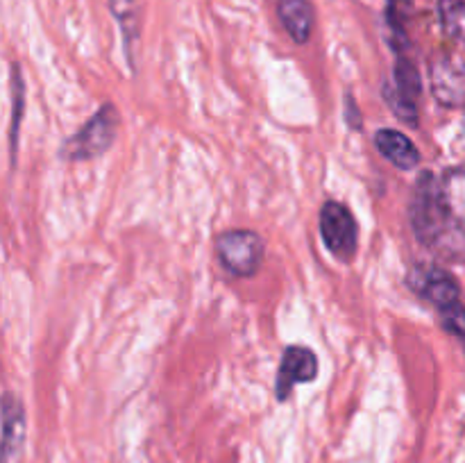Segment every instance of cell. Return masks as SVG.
Returning a JSON list of instances; mask_svg holds the SVG:
<instances>
[{"label": "cell", "instance_id": "1", "mask_svg": "<svg viewBox=\"0 0 465 463\" xmlns=\"http://www.w3.org/2000/svg\"><path fill=\"white\" fill-rule=\"evenodd\" d=\"M118 125H121V116L114 104H103L89 121L82 125L80 132L68 136L64 143V157L68 162H89V159H98L100 154L107 153L112 148L114 139L118 134Z\"/></svg>", "mask_w": 465, "mask_h": 463}, {"label": "cell", "instance_id": "2", "mask_svg": "<svg viewBox=\"0 0 465 463\" xmlns=\"http://www.w3.org/2000/svg\"><path fill=\"white\" fill-rule=\"evenodd\" d=\"M218 261L236 277H252L266 257L263 239L252 230H227L216 239Z\"/></svg>", "mask_w": 465, "mask_h": 463}, {"label": "cell", "instance_id": "3", "mask_svg": "<svg viewBox=\"0 0 465 463\" xmlns=\"http://www.w3.org/2000/svg\"><path fill=\"white\" fill-rule=\"evenodd\" d=\"M448 216H445L443 200H440L439 182L431 172H422L418 180L416 189H413L411 200V225L418 239L425 245L436 243V239L443 232Z\"/></svg>", "mask_w": 465, "mask_h": 463}, {"label": "cell", "instance_id": "4", "mask_svg": "<svg viewBox=\"0 0 465 463\" xmlns=\"http://www.w3.org/2000/svg\"><path fill=\"white\" fill-rule=\"evenodd\" d=\"M321 234L327 250L341 261H350L357 252L359 227L352 212L336 200H327L321 209Z\"/></svg>", "mask_w": 465, "mask_h": 463}, {"label": "cell", "instance_id": "5", "mask_svg": "<svg viewBox=\"0 0 465 463\" xmlns=\"http://www.w3.org/2000/svg\"><path fill=\"white\" fill-rule=\"evenodd\" d=\"M420 73L409 59L400 57L395 64V80L384 89V98L389 107L393 109L395 116L404 121L407 125H418V109L416 98L420 95Z\"/></svg>", "mask_w": 465, "mask_h": 463}, {"label": "cell", "instance_id": "6", "mask_svg": "<svg viewBox=\"0 0 465 463\" xmlns=\"http://www.w3.org/2000/svg\"><path fill=\"white\" fill-rule=\"evenodd\" d=\"M431 91L443 107H465V59L443 54L431 64Z\"/></svg>", "mask_w": 465, "mask_h": 463}, {"label": "cell", "instance_id": "7", "mask_svg": "<svg viewBox=\"0 0 465 463\" xmlns=\"http://www.w3.org/2000/svg\"><path fill=\"white\" fill-rule=\"evenodd\" d=\"M318 377V359L313 350L304 345H291L284 350L277 372V399L286 402L298 384H307Z\"/></svg>", "mask_w": 465, "mask_h": 463}, {"label": "cell", "instance_id": "8", "mask_svg": "<svg viewBox=\"0 0 465 463\" xmlns=\"http://www.w3.org/2000/svg\"><path fill=\"white\" fill-rule=\"evenodd\" d=\"M409 284L416 291L418 295H422L425 300H430L434 307L445 309L454 302H461V291H459L457 280L450 275L443 268H431V266H418L413 268L411 277H409Z\"/></svg>", "mask_w": 465, "mask_h": 463}, {"label": "cell", "instance_id": "9", "mask_svg": "<svg viewBox=\"0 0 465 463\" xmlns=\"http://www.w3.org/2000/svg\"><path fill=\"white\" fill-rule=\"evenodd\" d=\"M25 443V411L14 393L3 398V463H18Z\"/></svg>", "mask_w": 465, "mask_h": 463}, {"label": "cell", "instance_id": "10", "mask_svg": "<svg viewBox=\"0 0 465 463\" xmlns=\"http://www.w3.org/2000/svg\"><path fill=\"white\" fill-rule=\"evenodd\" d=\"M277 16L284 25L286 34L295 41V44L304 45L313 34V25H316V14H313V5L309 0H280L277 3Z\"/></svg>", "mask_w": 465, "mask_h": 463}, {"label": "cell", "instance_id": "11", "mask_svg": "<svg viewBox=\"0 0 465 463\" xmlns=\"http://www.w3.org/2000/svg\"><path fill=\"white\" fill-rule=\"evenodd\" d=\"M375 145L395 168L400 171H413L420 163V150L413 145L407 134L398 130H380L375 134Z\"/></svg>", "mask_w": 465, "mask_h": 463}, {"label": "cell", "instance_id": "12", "mask_svg": "<svg viewBox=\"0 0 465 463\" xmlns=\"http://www.w3.org/2000/svg\"><path fill=\"white\" fill-rule=\"evenodd\" d=\"M445 216L465 232V168H450L439 180Z\"/></svg>", "mask_w": 465, "mask_h": 463}, {"label": "cell", "instance_id": "13", "mask_svg": "<svg viewBox=\"0 0 465 463\" xmlns=\"http://www.w3.org/2000/svg\"><path fill=\"white\" fill-rule=\"evenodd\" d=\"M109 12L114 14V18L121 25L123 36H125V53L130 57V62L134 64V45L139 41V3L136 0H107Z\"/></svg>", "mask_w": 465, "mask_h": 463}, {"label": "cell", "instance_id": "14", "mask_svg": "<svg viewBox=\"0 0 465 463\" xmlns=\"http://www.w3.org/2000/svg\"><path fill=\"white\" fill-rule=\"evenodd\" d=\"M439 18L450 39L465 44V0H439Z\"/></svg>", "mask_w": 465, "mask_h": 463}, {"label": "cell", "instance_id": "15", "mask_svg": "<svg viewBox=\"0 0 465 463\" xmlns=\"http://www.w3.org/2000/svg\"><path fill=\"white\" fill-rule=\"evenodd\" d=\"M440 313V322H443L445 330L450 331V334L459 336V339L465 340V307L461 302H454L450 304V307L445 309H439Z\"/></svg>", "mask_w": 465, "mask_h": 463}, {"label": "cell", "instance_id": "16", "mask_svg": "<svg viewBox=\"0 0 465 463\" xmlns=\"http://www.w3.org/2000/svg\"><path fill=\"white\" fill-rule=\"evenodd\" d=\"M12 91H14V118H12V148L16 145V130L21 125V109H23V80H21V71L18 66L14 64L12 66Z\"/></svg>", "mask_w": 465, "mask_h": 463}, {"label": "cell", "instance_id": "17", "mask_svg": "<svg viewBox=\"0 0 465 463\" xmlns=\"http://www.w3.org/2000/svg\"><path fill=\"white\" fill-rule=\"evenodd\" d=\"M463 127H465V123H463Z\"/></svg>", "mask_w": 465, "mask_h": 463}]
</instances>
